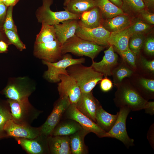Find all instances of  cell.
Segmentation results:
<instances>
[{"mask_svg":"<svg viewBox=\"0 0 154 154\" xmlns=\"http://www.w3.org/2000/svg\"><path fill=\"white\" fill-rule=\"evenodd\" d=\"M117 89L114 101L116 106L120 108L127 107L133 111L144 109L148 101L144 99L130 83L128 78L115 85Z\"/></svg>","mask_w":154,"mask_h":154,"instance_id":"6da1fadb","label":"cell"},{"mask_svg":"<svg viewBox=\"0 0 154 154\" xmlns=\"http://www.w3.org/2000/svg\"><path fill=\"white\" fill-rule=\"evenodd\" d=\"M66 70L68 74L76 81L82 93L92 92L104 76L91 66H86L82 64L72 65L68 67Z\"/></svg>","mask_w":154,"mask_h":154,"instance_id":"7a4b0ae2","label":"cell"},{"mask_svg":"<svg viewBox=\"0 0 154 154\" xmlns=\"http://www.w3.org/2000/svg\"><path fill=\"white\" fill-rule=\"evenodd\" d=\"M105 47L83 39L75 35L62 44L63 54L70 52L77 56H85L92 60Z\"/></svg>","mask_w":154,"mask_h":154,"instance_id":"3957f363","label":"cell"},{"mask_svg":"<svg viewBox=\"0 0 154 154\" xmlns=\"http://www.w3.org/2000/svg\"><path fill=\"white\" fill-rule=\"evenodd\" d=\"M12 119L15 123L23 125H31L37 119L41 112L34 108L29 100L21 101L8 99Z\"/></svg>","mask_w":154,"mask_h":154,"instance_id":"277c9868","label":"cell"},{"mask_svg":"<svg viewBox=\"0 0 154 154\" xmlns=\"http://www.w3.org/2000/svg\"><path fill=\"white\" fill-rule=\"evenodd\" d=\"M52 0H43L42 5L36 12V16L38 22L50 25L58 24L63 21L71 19H79L81 15L72 14L68 11L54 12L50 9Z\"/></svg>","mask_w":154,"mask_h":154,"instance_id":"5b68a950","label":"cell"},{"mask_svg":"<svg viewBox=\"0 0 154 154\" xmlns=\"http://www.w3.org/2000/svg\"><path fill=\"white\" fill-rule=\"evenodd\" d=\"M85 62L84 58H74L70 54H64L61 59L54 62L42 60V63L46 65L47 70L45 71L44 77L48 81L56 83L60 81L59 76L61 74H68L67 68L72 65L84 63Z\"/></svg>","mask_w":154,"mask_h":154,"instance_id":"8992f818","label":"cell"},{"mask_svg":"<svg viewBox=\"0 0 154 154\" xmlns=\"http://www.w3.org/2000/svg\"><path fill=\"white\" fill-rule=\"evenodd\" d=\"M117 119L111 129L104 135L103 137L115 138L122 142L128 148L134 145V140L128 135L126 130V120L131 110L127 107L119 108Z\"/></svg>","mask_w":154,"mask_h":154,"instance_id":"52a82bcc","label":"cell"},{"mask_svg":"<svg viewBox=\"0 0 154 154\" xmlns=\"http://www.w3.org/2000/svg\"><path fill=\"white\" fill-rule=\"evenodd\" d=\"M70 104L68 96L60 97L55 103L52 112L41 126V134L47 136L51 135Z\"/></svg>","mask_w":154,"mask_h":154,"instance_id":"ba28073f","label":"cell"},{"mask_svg":"<svg viewBox=\"0 0 154 154\" xmlns=\"http://www.w3.org/2000/svg\"><path fill=\"white\" fill-rule=\"evenodd\" d=\"M62 44L57 40L44 43H35L34 54L42 60L54 62L62 57Z\"/></svg>","mask_w":154,"mask_h":154,"instance_id":"9c48e42d","label":"cell"},{"mask_svg":"<svg viewBox=\"0 0 154 154\" xmlns=\"http://www.w3.org/2000/svg\"><path fill=\"white\" fill-rule=\"evenodd\" d=\"M110 33L102 26L90 29L84 27L79 23L75 35L83 39L106 47L110 46L108 40Z\"/></svg>","mask_w":154,"mask_h":154,"instance_id":"30bf717a","label":"cell"},{"mask_svg":"<svg viewBox=\"0 0 154 154\" xmlns=\"http://www.w3.org/2000/svg\"><path fill=\"white\" fill-rule=\"evenodd\" d=\"M64 115L66 119L76 121L83 128L90 133H94L99 137H103L106 133L96 123L78 110L74 104H70Z\"/></svg>","mask_w":154,"mask_h":154,"instance_id":"8fae6325","label":"cell"},{"mask_svg":"<svg viewBox=\"0 0 154 154\" xmlns=\"http://www.w3.org/2000/svg\"><path fill=\"white\" fill-rule=\"evenodd\" d=\"M60 82L58 84L60 97L67 96L70 104L76 105L82 94L80 88L74 79L68 74L59 76Z\"/></svg>","mask_w":154,"mask_h":154,"instance_id":"7c38bea8","label":"cell"},{"mask_svg":"<svg viewBox=\"0 0 154 154\" xmlns=\"http://www.w3.org/2000/svg\"><path fill=\"white\" fill-rule=\"evenodd\" d=\"M4 131L6 137L28 139L35 138L41 134V127H34L31 125H23L15 123L12 119L6 123Z\"/></svg>","mask_w":154,"mask_h":154,"instance_id":"4fadbf2b","label":"cell"},{"mask_svg":"<svg viewBox=\"0 0 154 154\" xmlns=\"http://www.w3.org/2000/svg\"><path fill=\"white\" fill-rule=\"evenodd\" d=\"M48 137V136L41 134L32 139L15 138L18 143L28 153L46 154L50 153Z\"/></svg>","mask_w":154,"mask_h":154,"instance_id":"5bb4252c","label":"cell"},{"mask_svg":"<svg viewBox=\"0 0 154 154\" xmlns=\"http://www.w3.org/2000/svg\"><path fill=\"white\" fill-rule=\"evenodd\" d=\"M104 55L100 61L92 60L91 66L96 71L102 74L104 77L112 76L113 69L118 63V56L114 52L113 46L110 45L109 48L104 51Z\"/></svg>","mask_w":154,"mask_h":154,"instance_id":"9a60e30c","label":"cell"},{"mask_svg":"<svg viewBox=\"0 0 154 154\" xmlns=\"http://www.w3.org/2000/svg\"><path fill=\"white\" fill-rule=\"evenodd\" d=\"M141 96L148 101L154 99V79L144 76L136 72L128 78Z\"/></svg>","mask_w":154,"mask_h":154,"instance_id":"2e32d148","label":"cell"},{"mask_svg":"<svg viewBox=\"0 0 154 154\" xmlns=\"http://www.w3.org/2000/svg\"><path fill=\"white\" fill-rule=\"evenodd\" d=\"M100 105L92 92L82 93L80 98L75 105L78 110L96 123V111Z\"/></svg>","mask_w":154,"mask_h":154,"instance_id":"e0dca14e","label":"cell"},{"mask_svg":"<svg viewBox=\"0 0 154 154\" xmlns=\"http://www.w3.org/2000/svg\"><path fill=\"white\" fill-rule=\"evenodd\" d=\"M78 20L69 19L54 25L57 39L62 45L68 39L75 35L79 24Z\"/></svg>","mask_w":154,"mask_h":154,"instance_id":"ac0fdd59","label":"cell"},{"mask_svg":"<svg viewBox=\"0 0 154 154\" xmlns=\"http://www.w3.org/2000/svg\"><path fill=\"white\" fill-rule=\"evenodd\" d=\"M34 89V87L25 85L11 84L5 88L3 92L9 99L21 101L28 100Z\"/></svg>","mask_w":154,"mask_h":154,"instance_id":"d6986e66","label":"cell"},{"mask_svg":"<svg viewBox=\"0 0 154 154\" xmlns=\"http://www.w3.org/2000/svg\"><path fill=\"white\" fill-rule=\"evenodd\" d=\"M133 22L132 17L125 13L103 20L102 26L108 31L112 32L127 28Z\"/></svg>","mask_w":154,"mask_h":154,"instance_id":"ffe728a7","label":"cell"},{"mask_svg":"<svg viewBox=\"0 0 154 154\" xmlns=\"http://www.w3.org/2000/svg\"><path fill=\"white\" fill-rule=\"evenodd\" d=\"M48 141L50 153L52 154H71L68 136H49Z\"/></svg>","mask_w":154,"mask_h":154,"instance_id":"44dd1931","label":"cell"},{"mask_svg":"<svg viewBox=\"0 0 154 154\" xmlns=\"http://www.w3.org/2000/svg\"><path fill=\"white\" fill-rule=\"evenodd\" d=\"M103 18L100 9L95 7L82 13L78 21L85 27L93 29L102 26Z\"/></svg>","mask_w":154,"mask_h":154,"instance_id":"7402d4cb","label":"cell"},{"mask_svg":"<svg viewBox=\"0 0 154 154\" xmlns=\"http://www.w3.org/2000/svg\"><path fill=\"white\" fill-rule=\"evenodd\" d=\"M127 27L111 32L108 40L110 46L112 45L117 49L121 51H126L129 49L128 42L131 35L129 32Z\"/></svg>","mask_w":154,"mask_h":154,"instance_id":"603a6c76","label":"cell"},{"mask_svg":"<svg viewBox=\"0 0 154 154\" xmlns=\"http://www.w3.org/2000/svg\"><path fill=\"white\" fill-rule=\"evenodd\" d=\"M90 132L82 128L80 130L69 136L70 145L72 154H86L88 150L85 145L84 138Z\"/></svg>","mask_w":154,"mask_h":154,"instance_id":"cb8c5ba5","label":"cell"},{"mask_svg":"<svg viewBox=\"0 0 154 154\" xmlns=\"http://www.w3.org/2000/svg\"><path fill=\"white\" fill-rule=\"evenodd\" d=\"M118 115V112L116 115L108 113L100 105L97 109L96 113V123L101 129L107 132L115 123Z\"/></svg>","mask_w":154,"mask_h":154,"instance_id":"d4e9b609","label":"cell"},{"mask_svg":"<svg viewBox=\"0 0 154 154\" xmlns=\"http://www.w3.org/2000/svg\"><path fill=\"white\" fill-rule=\"evenodd\" d=\"M76 121L71 119L59 122L54 129L52 136H68L72 135L82 128Z\"/></svg>","mask_w":154,"mask_h":154,"instance_id":"484cf974","label":"cell"},{"mask_svg":"<svg viewBox=\"0 0 154 154\" xmlns=\"http://www.w3.org/2000/svg\"><path fill=\"white\" fill-rule=\"evenodd\" d=\"M65 10L75 15H81L96 7L94 0H70Z\"/></svg>","mask_w":154,"mask_h":154,"instance_id":"4316f807","label":"cell"},{"mask_svg":"<svg viewBox=\"0 0 154 154\" xmlns=\"http://www.w3.org/2000/svg\"><path fill=\"white\" fill-rule=\"evenodd\" d=\"M96 7L100 9L102 17L105 19L125 13L122 10L109 0H94Z\"/></svg>","mask_w":154,"mask_h":154,"instance_id":"83f0119b","label":"cell"},{"mask_svg":"<svg viewBox=\"0 0 154 154\" xmlns=\"http://www.w3.org/2000/svg\"><path fill=\"white\" fill-rule=\"evenodd\" d=\"M136 72L122 60L112 71L114 84L115 85L120 83L124 79L130 78Z\"/></svg>","mask_w":154,"mask_h":154,"instance_id":"f1b7e54d","label":"cell"},{"mask_svg":"<svg viewBox=\"0 0 154 154\" xmlns=\"http://www.w3.org/2000/svg\"><path fill=\"white\" fill-rule=\"evenodd\" d=\"M136 72L144 76L154 78V60H148L139 54L136 63Z\"/></svg>","mask_w":154,"mask_h":154,"instance_id":"f546056e","label":"cell"},{"mask_svg":"<svg viewBox=\"0 0 154 154\" xmlns=\"http://www.w3.org/2000/svg\"><path fill=\"white\" fill-rule=\"evenodd\" d=\"M56 39L54 26L42 24L41 30L37 36L35 43H47Z\"/></svg>","mask_w":154,"mask_h":154,"instance_id":"4dcf8cb0","label":"cell"},{"mask_svg":"<svg viewBox=\"0 0 154 154\" xmlns=\"http://www.w3.org/2000/svg\"><path fill=\"white\" fill-rule=\"evenodd\" d=\"M122 5L121 9L125 13L130 15L139 14L143 10L147 9L142 0H121Z\"/></svg>","mask_w":154,"mask_h":154,"instance_id":"1f68e13d","label":"cell"},{"mask_svg":"<svg viewBox=\"0 0 154 154\" xmlns=\"http://www.w3.org/2000/svg\"><path fill=\"white\" fill-rule=\"evenodd\" d=\"M145 34H136L130 37L128 42L129 49L137 56L140 54V51L145 39Z\"/></svg>","mask_w":154,"mask_h":154,"instance_id":"d6a6232c","label":"cell"},{"mask_svg":"<svg viewBox=\"0 0 154 154\" xmlns=\"http://www.w3.org/2000/svg\"><path fill=\"white\" fill-rule=\"evenodd\" d=\"M114 48L120 56L122 60L136 72L137 56L129 49L126 51H121L114 47Z\"/></svg>","mask_w":154,"mask_h":154,"instance_id":"836d02e7","label":"cell"},{"mask_svg":"<svg viewBox=\"0 0 154 154\" xmlns=\"http://www.w3.org/2000/svg\"><path fill=\"white\" fill-rule=\"evenodd\" d=\"M151 25L139 19L133 22L127 28L131 36L136 34H145L151 29Z\"/></svg>","mask_w":154,"mask_h":154,"instance_id":"e575fe53","label":"cell"},{"mask_svg":"<svg viewBox=\"0 0 154 154\" xmlns=\"http://www.w3.org/2000/svg\"><path fill=\"white\" fill-rule=\"evenodd\" d=\"M12 119L10 108L0 105V138L6 137L4 127L7 122Z\"/></svg>","mask_w":154,"mask_h":154,"instance_id":"d590c367","label":"cell"},{"mask_svg":"<svg viewBox=\"0 0 154 154\" xmlns=\"http://www.w3.org/2000/svg\"><path fill=\"white\" fill-rule=\"evenodd\" d=\"M4 32L8 38V44L14 45L20 51L26 48L25 45L21 41L17 33L9 30H5Z\"/></svg>","mask_w":154,"mask_h":154,"instance_id":"8d00e7d4","label":"cell"},{"mask_svg":"<svg viewBox=\"0 0 154 154\" xmlns=\"http://www.w3.org/2000/svg\"><path fill=\"white\" fill-rule=\"evenodd\" d=\"M13 6L8 7L6 14L3 26V30H11L17 33V27L14 24L12 17Z\"/></svg>","mask_w":154,"mask_h":154,"instance_id":"74e56055","label":"cell"},{"mask_svg":"<svg viewBox=\"0 0 154 154\" xmlns=\"http://www.w3.org/2000/svg\"><path fill=\"white\" fill-rule=\"evenodd\" d=\"M142 48L145 53L147 56L153 57L154 55V38L150 36L146 38Z\"/></svg>","mask_w":154,"mask_h":154,"instance_id":"f35d334b","label":"cell"},{"mask_svg":"<svg viewBox=\"0 0 154 154\" xmlns=\"http://www.w3.org/2000/svg\"><path fill=\"white\" fill-rule=\"evenodd\" d=\"M140 17L145 22L151 25L154 24V14L147 9L142 11L139 14Z\"/></svg>","mask_w":154,"mask_h":154,"instance_id":"ab89813d","label":"cell"},{"mask_svg":"<svg viewBox=\"0 0 154 154\" xmlns=\"http://www.w3.org/2000/svg\"><path fill=\"white\" fill-rule=\"evenodd\" d=\"M100 83L101 89L104 92H108L112 88L113 83L111 80L107 77L103 78Z\"/></svg>","mask_w":154,"mask_h":154,"instance_id":"60d3db41","label":"cell"},{"mask_svg":"<svg viewBox=\"0 0 154 154\" xmlns=\"http://www.w3.org/2000/svg\"><path fill=\"white\" fill-rule=\"evenodd\" d=\"M8 7L4 3L0 2V31L3 30V26L6 17Z\"/></svg>","mask_w":154,"mask_h":154,"instance_id":"b9f144b4","label":"cell"},{"mask_svg":"<svg viewBox=\"0 0 154 154\" xmlns=\"http://www.w3.org/2000/svg\"><path fill=\"white\" fill-rule=\"evenodd\" d=\"M154 125L153 123L150 126L147 134V139L152 148H154Z\"/></svg>","mask_w":154,"mask_h":154,"instance_id":"7bdbcfd3","label":"cell"},{"mask_svg":"<svg viewBox=\"0 0 154 154\" xmlns=\"http://www.w3.org/2000/svg\"><path fill=\"white\" fill-rule=\"evenodd\" d=\"M146 114L152 116L154 114V102L148 101V103L144 109Z\"/></svg>","mask_w":154,"mask_h":154,"instance_id":"ee69618b","label":"cell"},{"mask_svg":"<svg viewBox=\"0 0 154 154\" xmlns=\"http://www.w3.org/2000/svg\"><path fill=\"white\" fill-rule=\"evenodd\" d=\"M148 9H153L154 6V0H142Z\"/></svg>","mask_w":154,"mask_h":154,"instance_id":"f6af8a7d","label":"cell"},{"mask_svg":"<svg viewBox=\"0 0 154 154\" xmlns=\"http://www.w3.org/2000/svg\"><path fill=\"white\" fill-rule=\"evenodd\" d=\"M8 44L3 40H0V52H5L8 50Z\"/></svg>","mask_w":154,"mask_h":154,"instance_id":"bcb514c9","label":"cell"},{"mask_svg":"<svg viewBox=\"0 0 154 154\" xmlns=\"http://www.w3.org/2000/svg\"><path fill=\"white\" fill-rule=\"evenodd\" d=\"M19 0H6L5 4L7 7L14 6Z\"/></svg>","mask_w":154,"mask_h":154,"instance_id":"7dc6e473","label":"cell"},{"mask_svg":"<svg viewBox=\"0 0 154 154\" xmlns=\"http://www.w3.org/2000/svg\"><path fill=\"white\" fill-rule=\"evenodd\" d=\"M112 3L121 9L122 5L121 0H109Z\"/></svg>","mask_w":154,"mask_h":154,"instance_id":"c3c4849f","label":"cell"},{"mask_svg":"<svg viewBox=\"0 0 154 154\" xmlns=\"http://www.w3.org/2000/svg\"><path fill=\"white\" fill-rule=\"evenodd\" d=\"M70 0H65L64 3V5L65 6Z\"/></svg>","mask_w":154,"mask_h":154,"instance_id":"681fc988","label":"cell"},{"mask_svg":"<svg viewBox=\"0 0 154 154\" xmlns=\"http://www.w3.org/2000/svg\"><path fill=\"white\" fill-rule=\"evenodd\" d=\"M3 38L2 33L1 32V31H0V40H2V39Z\"/></svg>","mask_w":154,"mask_h":154,"instance_id":"f907efd6","label":"cell"},{"mask_svg":"<svg viewBox=\"0 0 154 154\" xmlns=\"http://www.w3.org/2000/svg\"><path fill=\"white\" fill-rule=\"evenodd\" d=\"M6 0H0V2L5 4Z\"/></svg>","mask_w":154,"mask_h":154,"instance_id":"816d5d0a","label":"cell"}]
</instances>
